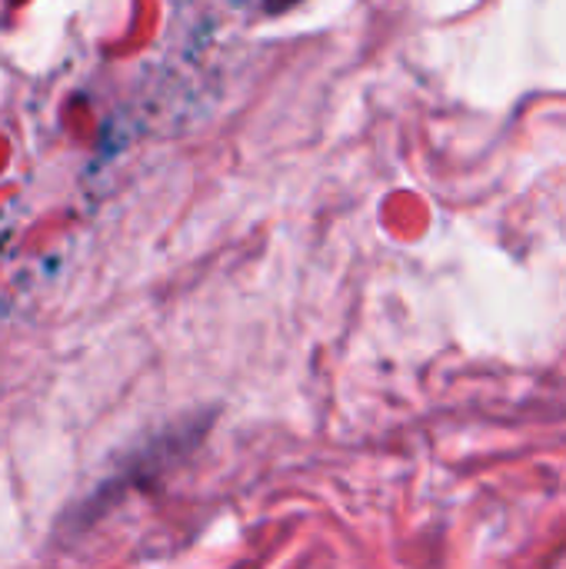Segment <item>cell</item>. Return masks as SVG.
Instances as JSON below:
<instances>
[{
	"label": "cell",
	"mask_w": 566,
	"mask_h": 569,
	"mask_svg": "<svg viewBox=\"0 0 566 569\" xmlns=\"http://www.w3.org/2000/svg\"><path fill=\"white\" fill-rule=\"evenodd\" d=\"M300 0H264V7L270 10V13H284V10H290V7H297Z\"/></svg>",
	"instance_id": "cell-1"
}]
</instances>
